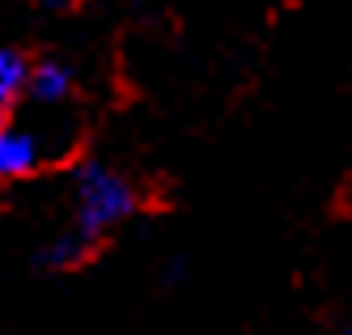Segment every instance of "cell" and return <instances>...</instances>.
Returning a JSON list of instances; mask_svg holds the SVG:
<instances>
[{
	"instance_id": "6da1fadb",
	"label": "cell",
	"mask_w": 352,
	"mask_h": 335,
	"mask_svg": "<svg viewBox=\"0 0 352 335\" xmlns=\"http://www.w3.org/2000/svg\"><path fill=\"white\" fill-rule=\"evenodd\" d=\"M140 213V187L132 174L107 162H85L72 170L68 187V229L89 246H102L115 229H123Z\"/></svg>"
},
{
	"instance_id": "7a4b0ae2",
	"label": "cell",
	"mask_w": 352,
	"mask_h": 335,
	"mask_svg": "<svg viewBox=\"0 0 352 335\" xmlns=\"http://www.w3.org/2000/svg\"><path fill=\"white\" fill-rule=\"evenodd\" d=\"M77 94V64L64 56H38L26 64V98L34 107H64Z\"/></svg>"
},
{
	"instance_id": "3957f363",
	"label": "cell",
	"mask_w": 352,
	"mask_h": 335,
	"mask_svg": "<svg viewBox=\"0 0 352 335\" xmlns=\"http://www.w3.org/2000/svg\"><path fill=\"white\" fill-rule=\"evenodd\" d=\"M43 158H47V144L34 127H17V123L0 127V187L34 174L43 166Z\"/></svg>"
},
{
	"instance_id": "277c9868",
	"label": "cell",
	"mask_w": 352,
	"mask_h": 335,
	"mask_svg": "<svg viewBox=\"0 0 352 335\" xmlns=\"http://www.w3.org/2000/svg\"><path fill=\"white\" fill-rule=\"evenodd\" d=\"M26 56L17 47H0V127L13 123L17 102L26 98Z\"/></svg>"
},
{
	"instance_id": "5b68a950",
	"label": "cell",
	"mask_w": 352,
	"mask_h": 335,
	"mask_svg": "<svg viewBox=\"0 0 352 335\" xmlns=\"http://www.w3.org/2000/svg\"><path fill=\"white\" fill-rule=\"evenodd\" d=\"M340 335H352V327H344V331H340Z\"/></svg>"
}]
</instances>
